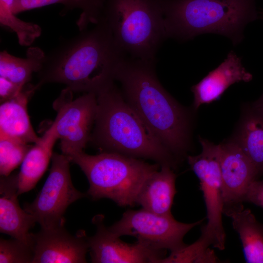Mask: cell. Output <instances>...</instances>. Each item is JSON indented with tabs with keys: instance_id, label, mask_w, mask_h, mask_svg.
I'll return each mask as SVG.
<instances>
[{
	"instance_id": "1",
	"label": "cell",
	"mask_w": 263,
	"mask_h": 263,
	"mask_svg": "<svg viewBox=\"0 0 263 263\" xmlns=\"http://www.w3.org/2000/svg\"><path fill=\"white\" fill-rule=\"evenodd\" d=\"M95 25L63 40L45 55L38 73V87L60 83L73 92L97 94L114 83L116 70L127 55L116 43L103 17Z\"/></svg>"
},
{
	"instance_id": "2",
	"label": "cell",
	"mask_w": 263,
	"mask_h": 263,
	"mask_svg": "<svg viewBox=\"0 0 263 263\" xmlns=\"http://www.w3.org/2000/svg\"><path fill=\"white\" fill-rule=\"evenodd\" d=\"M156 61L126 57L116 70L115 80L120 83L126 101L178 158L188 148L189 117L161 85Z\"/></svg>"
},
{
	"instance_id": "3",
	"label": "cell",
	"mask_w": 263,
	"mask_h": 263,
	"mask_svg": "<svg viewBox=\"0 0 263 263\" xmlns=\"http://www.w3.org/2000/svg\"><path fill=\"white\" fill-rule=\"evenodd\" d=\"M96 96V114L90 141L104 151L149 159L160 166L175 168L177 158L126 101L114 83Z\"/></svg>"
},
{
	"instance_id": "4",
	"label": "cell",
	"mask_w": 263,
	"mask_h": 263,
	"mask_svg": "<svg viewBox=\"0 0 263 263\" xmlns=\"http://www.w3.org/2000/svg\"><path fill=\"white\" fill-rule=\"evenodd\" d=\"M256 0H162L167 38L190 39L214 33L240 42L243 30L257 18Z\"/></svg>"
},
{
	"instance_id": "5",
	"label": "cell",
	"mask_w": 263,
	"mask_h": 263,
	"mask_svg": "<svg viewBox=\"0 0 263 263\" xmlns=\"http://www.w3.org/2000/svg\"><path fill=\"white\" fill-rule=\"evenodd\" d=\"M68 157L86 176L90 185L87 194L92 199H110L121 207L137 204L145 182L160 166L113 152L89 155L83 151Z\"/></svg>"
},
{
	"instance_id": "6",
	"label": "cell",
	"mask_w": 263,
	"mask_h": 263,
	"mask_svg": "<svg viewBox=\"0 0 263 263\" xmlns=\"http://www.w3.org/2000/svg\"><path fill=\"white\" fill-rule=\"evenodd\" d=\"M102 17L127 55L156 60L167 38L162 0H106Z\"/></svg>"
},
{
	"instance_id": "7",
	"label": "cell",
	"mask_w": 263,
	"mask_h": 263,
	"mask_svg": "<svg viewBox=\"0 0 263 263\" xmlns=\"http://www.w3.org/2000/svg\"><path fill=\"white\" fill-rule=\"evenodd\" d=\"M202 152L188 156V163L200 181V188L206 204L207 222L195 242L203 251L212 245L219 250L225 247V234L222 222L223 188L220 166V145L200 138Z\"/></svg>"
},
{
	"instance_id": "8",
	"label": "cell",
	"mask_w": 263,
	"mask_h": 263,
	"mask_svg": "<svg viewBox=\"0 0 263 263\" xmlns=\"http://www.w3.org/2000/svg\"><path fill=\"white\" fill-rule=\"evenodd\" d=\"M49 174L40 191L23 209L38 223L41 228L64 226V217L67 207L85 197L73 186L70 173V159L63 154L54 152Z\"/></svg>"
},
{
	"instance_id": "9",
	"label": "cell",
	"mask_w": 263,
	"mask_h": 263,
	"mask_svg": "<svg viewBox=\"0 0 263 263\" xmlns=\"http://www.w3.org/2000/svg\"><path fill=\"white\" fill-rule=\"evenodd\" d=\"M202 221L181 223L172 215H158L142 208L126 211L119 221L108 228L118 237L133 236L156 249L169 250L171 253L186 245L183 242L185 235Z\"/></svg>"
},
{
	"instance_id": "10",
	"label": "cell",
	"mask_w": 263,
	"mask_h": 263,
	"mask_svg": "<svg viewBox=\"0 0 263 263\" xmlns=\"http://www.w3.org/2000/svg\"><path fill=\"white\" fill-rule=\"evenodd\" d=\"M73 92L66 87L53 104L57 112L53 122L62 154L69 157L81 152L90 141L97 111V96L87 93L73 99Z\"/></svg>"
},
{
	"instance_id": "11",
	"label": "cell",
	"mask_w": 263,
	"mask_h": 263,
	"mask_svg": "<svg viewBox=\"0 0 263 263\" xmlns=\"http://www.w3.org/2000/svg\"><path fill=\"white\" fill-rule=\"evenodd\" d=\"M102 215L95 216L92 222L96 227L95 234L88 237L92 263H159L165 258V250L156 249L138 241L128 244L107 227Z\"/></svg>"
},
{
	"instance_id": "12",
	"label": "cell",
	"mask_w": 263,
	"mask_h": 263,
	"mask_svg": "<svg viewBox=\"0 0 263 263\" xmlns=\"http://www.w3.org/2000/svg\"><path fill=\"white\" fill-rule=\"evenodd\" d=\"M219 145L224 213L243 206L248 188L259 175L234 138Z\"/></svg>"
},
{
	"instance_id": "13",
	"label": "cell",
	"mask_w": 263,
	"mask_h": 263,
	"mask_svg": "<svg viewBox=\"0 0 263 263\" xmlns=\"http://www.w3.org/2000/svg\"><path fill=\"white\" fill-rule=\"evenodd\" d=\"M34 257L32 263H86L89 250L88 237L84 230L75 235L64 226L50 229L41 228L32 233Z\"/></svg>"
},
{
	"instance_id": "14",
	"label": "cell",
	"mask_w": 263,
	"mask_h": 263,
	"mask_svg": "<svg viewBox=\"0 0 263 263\" xmlns=\"http://www.w3.org/2000/svg\"><path fill=\"white\" fill-rule=\"evenodd\" d=\"M18 195V174L0 176V231L33 248L29 230L36 222L31 215L20 207Z\"/></svg>"
},
{
	"instance_id": "15",
	"label": "cell",
	"mask_w": 263,
	"mask_h": 263,
	"mask_svg": "<svg viewBox=\"0 0 263 263\" xmlns=\"http://www.w3.org/2000/svg\"><path fill=\"white\" fill-rule=\"evenodd\" d=\"M252 78L251 74L243 66L241 58L234 52L230 51L218 67L191 87L194 109L217 100L231 85L248 82Z\"/></svg>"
},
{
	"instance_id": "16",
	"label": "cell",
	"mask_w": 263,
	"mask_h": 263,
	"mask_svg": "<svg viewBox=\"0 0 263 263\" xmlns=\"http://www.w3.org/2000/svg\"><path fill=\"white\" fill-rule=\"evenodd\" d=\"M38 88L37 85H25L15 97L1 103L0 137L26 144H35L39 140L31 125L27 110L29 97Z\"/></svg>"
},
{
	"instance_id": "17",
	"label": "cell",
	"mask_w": 263,
	"mask_h": 263,
	"mask_svg": "<svg viewBox=\"0 0 263 263\" xmlns=\"http://www.w3.org/2000/svg\"><path fill=\"white\" fill-rule=\"evenodd\" d=\"M170 167L161 166L145 182L137 199L142 208L161 215H170L176 193V175Z\"/></svg>"
},
{
	"instance_id": "18",
	"label": "cell",
	"mask_w": 263,
	"mask_h": 263,
	"mask_svg": "<svg viewBox=\"0 0 263 263\" xmlns=\"http://www.w3.org/2000/svg\"><path fill=\"white\" fill-rule=\"evenodd\" d=\"M53 123L26 155L18 173V194L33 189L46 171L58 139Z\"/></svg>"
},
{
	"instance_id": "19",
	"label": "cell",
	"mask_w": 263,
	"mask_h": 263,
	"mask_svg": "<svg viewBox=\"0 0 263 263\" xmlns=\"http://www.w3.org/2000/svg\"><path fill=\"white\" fill-rule=\"evenodd\" d=\"M224 213L231 218L233 227L239 234L246 262L263 263V224L243 206Z\"/></svg>"
},
{
	"instance_id": "20",
	"label": "cell",
	"mask_w": 263,
	"mask_h": 263,
	"mask_svg": "<svg viewBox=\"0 0 263 263\" xmlns=\"http://www.w3.org/2000/svg\"><path fill=\"white\" fill-rule=\"evenodd\" d=\"M234 138L259 175L263 174V113L251 107L244 116Z\"/></svg>"
},
{
	"instance_id": "21",
	"label": "cell",
	"mask_w": 263,
	"mask_h": 263,
	"mask_svg": "<svg viewBox=\"0 0 263 263\" xmlns=\"http://www.w3.org/2000/svg\"><path fill=\"white\" fill-rule=\"evenodd\" d=\"M45 54L38 47L28 48L25 58H19L6 51L0 53V77L23 87L30 80L34 72L41 69Z\"/></svg>"
},
{
	"instance_id": "22",
	"label": "cell",
	"mask_w": 263,
	"mask_h": 263,
	"mask_svg": "<svg viewBox=\"0 0 263 263\" xmlns=\"http://www.w3.org/2000/svg\"><path fill=\"white\" fill-rule=\"evenodd\" d=\"M106 0H16L13 8L15 14L31 9L60 3L64 10L79 8L82 12L76 24L80 31L86 29L90 23L97 24L103 16Z\"/></svg>"
},
{
	"instance_id": "23",
	"label": "cell",
	"mask_w": 263,
	"mask_h": 263,
	"mask_svg": "<svg viewBox=\"0 0 263 263\" xmlns=\"http://www.w3.org/2000/svg\"><path fill=\"white\" fill-rule=\"evenodd\" d=\"M12 9V5L0 0V22L16 33L20 45L29 46L40 36L41 29L36 24L18 18Z\"/></svg>"
},
{
	"instance_id": "24",
	"label": "cell",
	"mask_w": 263,
	"mask_h": 263,
	"mask_svg": "<svg viewBox=\"0 0 263 263\" xmlns=\"http://www.w3.org/2000/svg\"><path fill=\"white\" fill-rule=\"evenodd\" d=\"M32 146L19 141L0 137V174L8 176L22 163Z\"/></svg>"
},
{
	"instance_id": "25",
	"label": "cell",
	"mask_w": 263,
	"mask_h": 263,
	"mask_svg": "<svg viewBox=\"0 0 263 263\" xmlns=\"http://www.w3.org/2000/svg\"><path fill=\"white\" fill-rule=\"evenodd\" d=\"M34 257L33 248L19 239L0 240V263H30Z\"/></svg>"
},
{
	"instance_id": "26",
	"label": "cell",
	"mask_w": 263,
	"mask_h": 263,
	"mask_svg": "<svg viewBox=\"0 0 263 263\" xmlns=\"http://www.w3.org/2000/svg\"><path fill=\"white\" fill-rule=\"evenodd\" d=\"M244 202L253 203L263 208V180H256L248 188Z\"/></svg>"
},
{
	"instance_id": "27",
	"label": "cell",
	"mask_w": 263,
	"mask_h": 263,
	"mask_svg": "<svg viewBox=\"0 0 263 263\" xmlns=\"http://www.w3.org/2000/svg\"><path fill=\"white\" fill-rule=\"evenodd\" d=\"M23 87L15 84L4 77H0V103L15 97L22 90Z\"/></svg>"
},
{
	"instance_id": "28",
	"label": "cell",
	"mask_w": 263,
	"mask_h": 263,
	"mask_svg": "<svg viewBox=\"0 0 263 263\" xmlns=\"http://www.w3.org/2000/svg\"><path fill=\"white\" fill-rule=\"evenodd\" d=\"M251 107L263 113V94L253 103Z\"/></svg>"
}]
</instances>
